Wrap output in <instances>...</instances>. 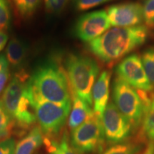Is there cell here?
<instances>
[{"label": "cell", "instance_id": "13", "mask_svg": "<svg viewBox=\"0 0 154 154\" xmlns=\"http://www.w3.org/2000/svg\"><path fill=\"white\" fill-rule=\"evenodd\" d=\"M72 98L73 107L68 121L69 128L72 131L81 126L94 112L91 107L80 98L74 95H72Z\"/></svg>", "mask_w": 154, "mask_h": 154}, {"label": "cell", "instance_id": "8", "mask_svg": "<svg viewBox=\"0 0 154 154\" xmlns=\"http://www.w3.org/2000/svg\"><path fill=\"white\" fill-rule=\"evenodd\" d=\"M111 23L106 11H94L83 14L74 26V35L79 39L90 42L110 29Z\"/></svg>", "mask_w": 154, "mask_h": 154}, {"label": "cell", "instance_id": "9", "mask_svg": "<svg viewBox=\"0 0 154 154\" xmlns=\"http://www.w3.org/2000/svg\"><path fill=\"white\" fill-rule=\"evenodd\" d=\"M117 76L136 90L151 91L153 86L144 70L141 58L133 54L124 58L116 68Z\"/></svg>", "mask_w": 154, "mask_h": 154}, {"label": "cell", "instance_id": "29", "mask_svg": "<svg viewBox=\"0 0 154 154\" xmlns=\"http://www.w3.org/2000/svg\"><path fill=\"white\" fill-rule=\"evenodd\" d=\"M142 154H154V143H149Z\"/></svg>", "mask_w": 154, "mask_h": 154}, {"label": "cell", "instance_id": "22", "mask_svg": "<svg viewBox=\"0 0 154 154\" xmlns=\"http://www.w3.org/2000/svg\"><path fill=\"white\" fill-rule=\"evenodd\" d=\"M143 7V22L150 27H154V0H145Z\"/></svg>", "mask_w": 154, "mask_h": 154}, {"label": "cell", "instance_id": "12", "mask_svg": "<svg viewBox=\"0 0 154 154\" xmlns=\"http://www.w3.org/2000/svg\"><path fill=\"white\" fill-rule=\"evenodd\" d=\"M43 139L39 127H34L17 144L14 154H34L43 143Z\"/></svg>", "mask_w": 154, "mask_h": 154}, {"label": "cell", "instance_id": "6", "mask_svg": "<svg viewBox=\"0 0 154 154\" xmlns=\"http://www.w3.org/2000/svg\"><path fill=\"white\" fill-rule=\"evenodd\" d=\"M113 99L132 128H137L143 116V104L137 90L117 76L113 83Z\"/></svg>", "mask_w": 154, "mask_h": 154}, {"label": "cell", "instance_id": "2", "mask_svg": "<svg viewBox=\"0 0 154 154\" xmlns=\"http://www.w3.org/2000/svg\"><path fill=\"white\" fill-rule=\"evenodd\" d=\"M34 93L46 101L59 104L71 102L70 88L63 69L54 62L38 66L30 77Z\"/></svg>", "mask_w": 154, "mask_h": 154}, {"label": "cell", "instance_id": "4", "mask_svg": "<svg viewBox=\"0 0 154 154\" xmlns=\"http://www.w3.org/2000/svg\"><path fill=\"white\" fill-rule=\"evenodd\" d=\"M33 90V89H32ZM36 120L45 137L52 138L59 134L66 124L72 103L59 104L46 101L34 93Z\"/></svg>", "mask_w": 154, "mask_h": 154}, {"label": "cell", "instance_id": "11", "mask_svg": "<svg viewBox=\"0 0 154 154\" xmlns=\"http://www.w3.org/2000/svg\"><path fill=\"white\" fill-rule=\"evenodd\" d=\"M111 78V73L109 71H103L95 82L92 89L94 112L100 118H101L108 105Z\"/></svg>", "mask_w": 154, "mask_h": 154}, {"label": "cell", "instance_id": "10", "mask_svg": "<svg viewBox=\"0 0 154 154\" xmlns=\"http://www.w3.org/2000/svg\"><path fill=\"white\" fill-rule=\"evenodd\" d=\"M111 26L131 27L138 26L143 22V7L137 2L117 4L106 10Z\"/></svg>", "mask_w": 154, "mask_h": 154}, {"label": "cell", "instance_id": "27", "mask_svg": "<svg viewBox=\"0 0 154 154\" xmlns=\"http://www.w3.org/2000/svg\"><path fill=\"white\" fill-rule=\"evenodd\" d=\"M8 40V36L3 30H0V51L5 48Z\"/></svg>", "mask_w": 154, "mask_h": 154}, {"label": "cell", "instance_id": "23", "mask_svg": "<svg viewBox=\"0 0 154 154\" xmlns=\"http://www.w3.org/2000/svg\"><path fill=\"white\" fill-rule=\"evenodd\" d=\"M111 0H74V7L78 11H86L110 2Z\"/></svg>", "mask_w": 154, "mask_h": 154}, {"label": "cell", "instance_id": "20", "mask_svg": "<svg viewBox=\"0 0 154 154\" xmlns=\"http://www.w3.org/2000/svg\"><path fill=\"white\" fill-rule=\"evenodd\" d=\"M41 0H13L15 7L22 16L29 17L37 9Z\"/></svg>", "mask_w": 154, "mask_h": 154}, {"label": "cell", "instance_id": "7", "mask_svg": "<svg viewBox=\"0 0 154 154\" xmlns=\"http://www.w3.org/2000/svg\"><path fill=\"white\" fill-rule=\"evenodd\" d=\"M101 120L104 138L109 143H124L130 136L131 124L112 102L107 105Z\"/></svg>", "mask_w": 154, "mask_h": 154}, {"label": "cell", "instance_id": "26", "mask_svg": "<svg viewBox=\"0 0 154 154\" xmlns=\"http://www.w3.org/2000/svg\"><path fill=\"white\" fill-rule=\"evenodd\" d=\"M9 78V69L7 67L0 72V93L3 91Z\"/></svg>", "mask_w": 154, "mask_h": 154}, {"label": "cell", "instance_id": "3", "mask_svg": "<svg viewBox=\"0 0 154 154\" xmlns=\"http://www.w3.org/2000/svg\"><path fill=\"white\" fill-rule=\"evenodd\" d=\"M65 66L72 96L80 98L91 107L92 89L100 72L97 62L86 56L70 54L67 57Z\"/></svg>", "mask_w": 154, "mask_h": 154}, {"label": "cell", "instance_id": "19", "mask_svg": "<svg viewBox=\"0 0 154 154\" xmlns=\"http://www.w3.org/2000/svg\"><path fill=\"white\" fill-rule=\"evenodd\" d=\"M141 61L149 82L154 88V48H150L143 51Z\"/></svg>", "mask_w": 154, "mask_h": 154}, {"label": "cell", "instance_id": "21", "mask_svg": "<svg viewBox=\"0 0 154 154\" xmlns=\"http://www.w3.org/2000/svg\"><path fill=\"white\" fill-rule=\"evenodd\" d=\"M11 12L8 0H0V30H5L10 24Z\"/></svg>", "mask_w": 154, "mask_h": 154}, {"label": "cell", "instance_id": "5", "mask_svg": "<svg viewBox=\"0 0 154 154\" xmlns=\"http://www.w3.org/2000/svg\"><path fill=\"white\" fill-rule=\"evenodd\" d=\"M101 120L93 112L83 124L72 131L71 146L78 153L101 152L104 143Z\"/></svg>", "mask_w": 154, "mask_h": 154}, {"label": "cell", "instance_id": "18", "mask_svg": "<svg viewBox=\"0 0 154 154\" xmlns=\"http://www.w3.org/2000/svg\"><path fill=\"white\" fill-rule=\"evenodd\" d=\"M14 121L8 114L0 100V141L8 137L11 134Z\"/></svg>", "mask_w": 154, "mask_h": 154}, {"label": "cell", "instance_id": "15", "mask_svg": "<svg viewBox=\"0 0 154 154\" xmlns=\"http://www.w3.org/2000/svg\"><path fill=\"white\" fill-rule=\"evenodd\" d=\"M140 137L154 141V94L149 104L144 106Z\"/></svg>", "mask_w": 154, "mask_h": 154}, {"label": "cell", "instance_id": "28", "mask_svg": "<svg viewBox=\"0 0 154 154\" xmlns=\"http://www.w3.org/2000/svg\"><path fill=\"white\" fill-rule=\"evenodd\" d=\"M7 67H9V63L7 61L6 56L4 54L0 55V72L5 69Z\"/></svg>", "mask_w": 154, "mask_h": 154}, {"label": "cell", "instance_id": "14", "mask_svg": "<svg viewBox=\"0 0 154 154\" xmlns=\"http://www.w3.org/2000/svg\"><path fill=\"white\" fill-rule=\"evenodd\" d=\"M27 50L26 44L18 38H13L6 49V58L9 65L14 69H20L26 60Z\"/></svg>", "mask_w": 154, "mask_h": 154}, {"label": "cell", "instance_id": "25", "mask_svg": "<svg viewBox=\"0 0 154 154\" xmlns=\"http://www.w3.org/2000/svg\"><path fill=\"white\" fill-rule=\"evenodd\" d=\"M16 140L13 138H6L0 141V154H14Z\"/></svg>", "mask_w": 154, "mask_h": 154}, {"label": "cell", "instance_id": "16", "mask_svg": "<svg viewBox=\"0 0 154 154\" xmlns=\"http://www.w3.org/2000/svg\"><path fill=\"white\" fill-rule=\"evenodd\" d=\"M43 142L49 154H79L69 145L66 133L59 142L48 137H44Z\"/></svg>", "mask_w": 154, "mask_h": 154}, {"label": "cell", "instance_id": "24", "mask_svg": "<svg viewBox=\"0 0 154 154\" xmlns=\"http://www.w3.org/2000/svg\"><path fill=\"white\" fill-rule=\"evenodd\" d=\"M69 2V0H44V4L47 11L58 14L64 9Z\"/></svg>", "mask_w": 154, "mask_h": 154}, {"label": "cell", "instance_id": "17", "mask_svg": "<svg viewBox=\"0 0 154 154\" xmlns=\"http://www.w3.org/2000/svg\"><path fill=\"white\" fill-rule=\"evenodd\" d=\"M140 146L134 143H121L113 144L98 154H136L140 151Z\"/></svg>", "mask_w": 154, "mask_h": 154}, {"label": "cell", "instance_id": "1", "mask_svg": "<svg viewBox=\"0 0 154 154\" xmlns=\"http://www.w3.org/2000/svg\"><path fill=\"white\" fill-rule=\"evenodd\" d=\"M149 35V29L143 25L131 27L116 26L88 42V47L102 61L114 63L145 43Z\"/></svg>", "mask_w": 154, "mask_h": 154}]
</instances>
